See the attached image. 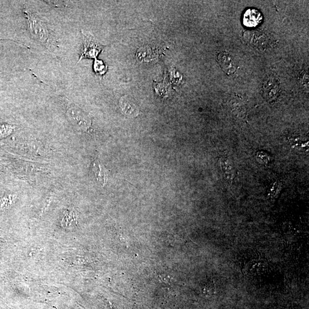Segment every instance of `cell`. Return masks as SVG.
Segmentation results:
<instances>
[{"label": "cell", "instance_id": "obj_1", "mask_svg": "<svg viewBox=\"0 0 309 309\" xmlns=\"http://www.w3.org/2000/svg\"><path fill=\"white\" fill-rule=\"evenodd\" d=\"M27 18L29 32L36 40L44 46L50 48L51 46V36L45 23L43 22L36 14L24 11Z\"/></svg>", "mask_w": 309, "mask_h": 309}, {"label": "cell", "instance_id": "obj_2", "mask_svg": "<svg viewBox=\"0 0 309 309\" xmlns=\"http://www.w3.org/2000/svg\"><path fill=\"white\" fill-rule=\"evenodd\" d=\"M66 114L71 125L79 131H86L90 128L91 119L86 113L76 106L70 105Z\"/></svg>", "mask_w": 309, "mask_h": 309}, {"label": "cell", "instance_id": "obj_3", "mask_svg": "<svg viewBox=\"0 0 309 309\" xmlns=\"http://www.w3.org/2000/svg\"><path fill=\"white\" fill-rule=\"evenodd\" d=\"M105 48L91 34L83 33V47L79 60L85 58H95Z\"/></svg>", "mask_w": 309, "mask_h": 309}, {"label": "cell", "instance_id": "obj_4", "mask_svg": "<svg viewBox=\"0 0 309 309\" xmlns=\"http://www.w3.org/2000/svg\"><path fill=\"white\" fill-rule=\"evenodd\" d=\"M217 60L223 72L228 75H231L236 72L238 65L236 60L227 52L218 53Z\"/></svg>", "mask_w": 309, "mask_h": 309}, {"label": "cell", "instance_id": "obj_5", "mask_svg": "<svg viewBox=\"0 0 309 309\" xmlns=\"http://www.w3.org/2000/svg\"><path fill=\"white\" fill-rule=\"evenodd\" d=\"M219 165L225 182L232 185L235 177V170L231 159L226 155H222L219 158Z\"/></svg>", "mask_w": 309, "mask_h": 309}, {"label": "cell", "instance_id": "obj_6", "mask_svg": "<svg viewBox=\"0 0 309 309\" xmlns=\"http://www.w3.org/2000/svg\"><path fill=\"white\" fill-rule=\"evenodd\" d=\"M262 19V14L257 9H249L243 14V24L246 27H256Z\"/></svg>", "mask_w": 309, "mask_h": 309}, {"label": "cell", "instance_id": "obj_7", "mask_svg": "<svg viewBox=\"0 0 309 309\" xmlns=\"http://www.w3.org/2000/svg\"><path fill=\"white\" fill-rule=\"evenodd\" d=\"M264 94L266 99L270 101L274 100L277 97L279 92V86L278 83L273 78H269L264 82L263 86Z\"/></svg>", "mask_w": 309, "mask_h": 309}, {"label": "cell", "instance_id": "obj_8", "mask_svg": "<svg viewBox=\"0 0 309 309\" xmlns=\"http://www.w3.org/2000/svg\"><path fill=\"white\" fill-rule=\"evenodd\" d=\"M120 105L122 111L127 116H136L139 114V108L128 97H122L120 100Z\"/></svg>", "mask_w": 309, "mask_h": 309}, {"label": "cell", "instance_id": "obj_9", "mask_svg": "<svg viewBox=\"0 0 309 309\" xmlns=\"http://www.w3.org/2000/svg\"><path fill=\"white\" fill-rule=\"evenodd\" d=\"M94 171L95 172V177L98 181L102 186L106 184L107 176L106 169L99 163V161L96 160L94 163Z\"/></svg>", "mask_w": 309, "mask_h": 309}, {"label": "cell", "instance_id": "obj_10", "mask_svg": "<svg viewBox=\"0 0 309 309\" xmlns=\"http://www.w3.org/2000/svg\"><path fill=\"white\" fill-rule=\"evenodd\" d=\"M62 224L64 227L71 229L75 226L77 224L76 214L72 211H67L62 219Z\"/></svg>", "mask_w": 309, "mask_h": 309}, {"label": "cell", "instance_id": "obj_11", "mask_svg": "<svg viewBox=\"0 0 309 309\" xmlns=\"http://www.w3.org/2000/svg\"><path fill=\"white\" fill-rule=\"evenodd\" d=\"M282 188V184L280 181H276L274 182L270 189L268 197L270 199L273 200L276 199L279 193L281 192V190Z\"/></svg>", "mask_w": 309, "mask_h": 309}, {"label": "cell", "instance_id": "obj_12", "mask_svg": "<svg viewBox=\"0 0 309 309\" xmlns=\"http://www.w3.org/2000/svg\"><path fill=\"white\" fill-rule=\"evenodd\" d=\"M94 70L97 74L103 75L105 74V72H106L107 68L105 66L104 63H103L102 61L95 59V62L94 64Z\"/></svg>", "mask_w": 309, "mask_h": 309}]
</instances>
